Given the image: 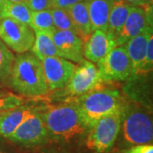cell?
<instances>
[{"label": "cell", "instance_id": "6da1fadb", "mask_svg": "<svg viewBox=\"0 0 153 153\" xmlns=\"http://www.w3.org/2000/svg\"><path fill=\"white\" fill-rule=\"evenodd\" d=\"M49 135L57 140L70 141L88 130L76 104L71 99L60 105H48L38 109Z\"/></svg>", "mask_w": 153, "mask_h": 153}, {"label": "cell", "instance_id": "7a4b0ae2", "mask_svg": "<svg viewBox=\"0 0 153 153\" xmlns=\"http://www.w3.org/2000/svg\"><path fill=\"white\" fill-rule=\"evenodd\" d=\"M8 78L11 88L23 97H38L49 92L41 60L32 52L15 57Z\"/></svg>", "mask_w": 153, "mask_h": 153}, {"label": "cell", "instance_id": "3957f363", "mask_svg": "<svg viewBox=\"0 0 153 153\" xmlns=\"http://www.w3.org/2000/svg\"><path fill=\"white\" fill-rule=\"evenodd\" d=\"M121 143L126 146L152 142L153 123L150 111L135 102L123 100L121 106Z\"/></svg>", "mask_w": 153, "mask_h": 153}, {"label": "cell", "instance_id": "277c9868", "mask_svg": "<svg viewBox=\"0 0 153 153\" xmlns=\"http://www.w3.org/2000/svg\"><path fill=\"white\" fill-rule=\"evenodd\" d=\"M71 100L77 105L88 128L101 117L120 111L123 100L117 89L105 87Z\"/></svg>", "mask_w": 153, "mask_h": 153}, {"label": "cell", "instance_id": "5b68a950", "mask_svg": "<svg viewBox=\"0 0 153 153\" xmlns=\"http://www.w3.org/2000/svg\"><path fill=\"white\" fill-rule=\"evenodd\" d=\"M120 126V111L101 117L88 128L86 146L97 153L110 152L117 140Z\"/></svg>", "mask_w": 153, "mask_h": 153}, {"label": "cell", "instance_id": "8992f818", "mask_svg": "<svg viewBox=\"0 0 153 153\" xmlns=\"http://www.w3.org/2000/svg\"><path fill=\"white\" fill-rule=\"evenodd\" d=\"M105 83L98 67L94 63L84 60L76 66L71 78L63 89V95H67L68 99L75 98L90 92L92 90L103 87Z\"/></svg>", "mask_w": 153, "mask_h": 153}, {"label": "cell", "instance_id": "52a82bcc", "mask_svg": "<svg viewBox=\"0 0 153 153\" xmlns=\"http://www.w3.org/2000/svg\"><path fill=\"white\" fill-rule=\"evenodd\" d=\"M0 39L10 50L23 54L32 49L35 33L30 25L10 18H0Z\"/></svg>", "mask_w": 153, "mask_h": 153}, {"label": "cell", "instance_id": "ba28073f", "mask_svg": "<svg viewBox=\"0 0 153 153\" xmlns=\"http://www.w3.org/2000/svg\"><path fill=\"white\" fill-rule=\"evenodd\" d=\"M97 64L105 82H123L133 76L131 61L123 45L115 47Z\"/></svg>", "mask_w": 153, "mask_h": 153}, {"label": "cell", "instance_id": "9c48e42d", "mask_svg": "<svg viewBox=\"0 0 153 153\" xmlns=\"http://www.w3.org/2000/svg\"><path fill=\"white\" fill-rule=\"evenodd\" d=\"M49 137V133L42 117L37 111L23 121L7 139L21 146H35L47 141Z\"/></svg>", "mask_w": 153, "mask_h": 153}, {"label": "cell", "instance_id": "30bf717a", "mask_svg": "<svg viewBox=\"0 0 153 153\" xmlns=\"http://www.w3.org/2000/svg\"><path fill=\"white\" fill-rule=\"evenodd\" d=\"M41 63L49 91L66 87L76 66L73 62L59 56L46 57Z\"/></svg>", "mask_w": 153, "mask_h": 153}, {"label": "cell", "instance_id": "8fae6325", "mask_svg": "<svg viewBox=\"0 0 153 153\" xmlns=\"http://www.w3.org/2000/svg\"><path fill=\"white\" fill-rule=\"evenodd\" d=\"M148 28H152V5L147 7L133 6L118 36L117 45H123Z\"/></svg>", "mask_w": 153, "mask_h": 153}, {"label": "cell", "instance_id": "7c38bea8", "mask_svg": "<svg viewBox=\"0 0 153 153\" xmlns=\"http://www.w3.org/2000/svg\"><path fill=\"white\" fill-rule=\"evenodd\" d=\"M117 46L116 38L108 32L95 30L83 41V57L92 63H98Z\"/></svg>", "mask_w": 153, "mask_h": 153}, {"label": "cell", "instance_id": "4fadbf2b", "mask_svg": "<svg viewBox=\"0 0 153 153\" xmlns=\"http://www.w3.org/2000/svg\"><path fill=\"white\" fill-rule=\"evenodd\" d=\"M52 36L61 58L76 64H80L84 60L83 40L76 33L55 29Z\"/></svg>", "mask_w": 153, "mask_h": 153}, {"label": "cell", "instance_id": "5bb4252c", "mask_svg": "<svg viewBox=\"0 0 153 153\" xmlns=\"http://www.w3.org/2000/svg\"><path fill=\"white\" fill-rule=\"evenodd\" d=\"M38 111V107L22 105L16 108L6 110L0 112V137L11 135L17 128L28 117Z\"/></svg>", "mask_w": 153, "mask_h": 153}, {"label": "cell", "instance_id": "9a60e30c", "mask_svg": "<svg viewBox=\"0 0 153 153\" xmlns=\"http://www.w3.org/2000/svg\"><path fill=\"white\" fill-rule=\"evenodd\" d=\"M152 34H153L152 28H148L123 44L126 52L131 61L133 76L141 75L147 40Z\"/></svg>", "mask_w": 153, "mask_h": 153}, {"label": "cell", "instance_id": "2e32d148", "mask_svg": "<svg viewBox=\"0 0 153 153\" xmlns=\"http://www.w3.org/2000/svg\"><path fill=\"white\" fill-rule=\"evenodd\" d=\"M85 2L90 19L91 31H106L113 0H87Z\"/></svg>", "mask_w": 153, "mask_h": 153}, {"label": "cell", "instance_id": "e0dca14e", "mask_svg": "<svg viewBox=\"0 0 153 153\" xmlns=\"http://www.w3.org/2000/svg\"><path fill=\"white\" fill-rule=\"evenodd\" d=\"M66 10L68 11L71 17L75 32L84 41L92 33L90 19L88 16L87 4L85 1L78 2L72 5Z\"/></svg>", "mask_w": 153, "mask_h": 153}, {"label": "cell", "instance_id": "ac0fdd59", "mask_svg": "<svg viewBox=\"0 0 153 153\" xmlns=\"http://www.w3.org/2000/svg\"><path fill=\"white\" fill-rule=\"evenodd\" d=\"M132 8L133 5L123 0H113L109 14L106 32L115 38L118 36Z\"/></svg>", "mask_w": 153, "mask_h": 153}, {"label": "cell", "instance_id": "d6986e66", "mask_svg": "<svg viewBox=\"0 0 153 153\" xmlns=\"http://www.w3.org/2000/svg\"><path fill=\"white\" fill-rule=\"evenodd\" d=\"M34 31V30H33ZM35 40L31 51L39 60L46 57L60 56V53L55 46L52 33L45 31H34Z\"/></svg>", "mask_w": 153, "mask_h": 153}, {"label": "cell", "instance_id": "ffe728a7", "mask_svg": "<svg viewBox=\"0 0 153 153\" xmlns=\"http://www.w3.org/2000/svg\"><path fill=\"white\" fill-rule=\"evenodd\" d=\"M32 11L25 3L6 2L0 10V18H10L14 21L30 25Z\"/></svg>", "mask_w": 153, "mask_h": 153}, {"label": "cell", "instance_id": "44dd1931", "mask_svg": "<svg viewBox=\"0 0 153 153\" xmlns=\"http://www.w3.org/2000/svg\"><path fill=\"white\" fill-rule=\"evenodd\" d=\"M30 27L34 31L53 32L55 30L51 15V9L32 12Z\"/></svg>", "mask_w": 153, "mask_h": 153}, {"label": "cell", "instance_id": "7402d4cb", "mask_svg": "<svg viewBox=\"0 0 153 153\" xmlns=\"http://www.w3.org/2000/svg\"><path fill=\"white\" fill-rule=\"evenodd\" d=\"M51 15H52L53 23L56 30L71 31V32L76 33L70 15L66 10L52 8Z\"/></svg>", "mask_w": 153, "mask_h": 153}, {"label": "cell", "instance_id": "603a6c76", "mask_svg": "<svg viewBox=\"0 0 153 153\" xmlns=\"http://www.w3.org/2000/svg\"><path fill=\"white\" fill-rule=\"evenodd\" d=\"M15 55L0 39V82L8 78Z\"/></svg>", "mask_w": 153, "mask_h": 153}, {"label": "cell", "instance_id": "cb8c5ba5", "mask_svg": "<svg viewBox=\"0 0 153 153\" xmlns=\"http://www.w3.org/2000/svg\"><path fill=\"white\" fill-rule=\"evenodd\" d=\"M26 104L25 97L20 94L9 93L5 95L0 96V112L6 110L16 108Z\"/></svg>", "mask_w": 153, "mask_h": 153}, {"label": "cell", "instance_id": "d4e9b609", "mask_svg": "<svg viewBox=\"0 0 153 153\" xmlns=\"http://www.w3.org/2000/svg\"><path fill=\"white\" fill-rule=\"evenodd\" d=\"M153 68V34H152L147 40L145 59L141 69V75L149 73Z\"/></svg>", "mask_w": 153, "mask_h": 153}, {"label": "cell", "instance_id": "484cf974", "mask_svg": "<svg viewBox=\"0 0 153 153\" xmlns=\"http://www.w3.org/2000/svg\"><path fill=\"white\" fill-rule=\"evenodd\" d=\"M26 4L32 12L52 9V0H26Z\"/></svg>", "mask_w": 153, "mask_h": 153}, {"label": "cell", "instance_id": "4316f807", "mask_svg": "<svg viewBox=\"0 0 153 153\" xmlns=\"http://www.w3.org/2000/svg\"><path fill=\"white\" fill-rule=\"evenodd\" d=\"M119 153H153V146L152 143L134 145L122 150Z\"/></svg>", "mask_w": 153, "mask_h": 153}, {"label": "cell", "instance_id": "83f0119b", "mask_svg": "<svg viewBox=\"0 0 153 153\" xmlns=\"http://www.w3.org/2000/svg\"><path fill=\"white\" fill-rule=\"evenodd\" d=\"M81 1L83 0H52V8L67 10Z\"/></svg>", "mask_w": 153, "mask_h": 153}, {"label": "cell", "instance_id": "f1b7e54d", "mask_svg": "<svg viewBox=\"0 0 153 153\" xmlns=\"http://www.w3.org/2000/svg\"><path fill=\"white\" fill-rule=\"evenodd\" d=\"M133 6L147 7L152 5V0H123Z\"/></svg>", "mask_w": 153, "mask_h": 153}, {"label": "cell", "instance_id": "f546056e", "mask_svg": "<svg viewBox=\"0 0 153 153\" xmlns=\"http://www.w3.org/2000/svg\"><path fill=\"white\" fill-rule=\"evenodd\" d=\"M6 2H8V3H25L26 4V0H6Z\"/></svg>", "mask_w": 153, "mask_h": 153}, {"label": "cell", "instance_id": "4dcf8cb0", "mask_svg": "<svg viewBox=\"0 0 153 153\" xmlns=\"http://www.w3.org/2000/svg\"><path fill=\"white\" fill-rule=\"evenodd\" d=\"M9 93H10V92H8L7 90L5 89H2V88H0V96H2V95H5V94H8Z\"/></svg>", "mask_w": 153, "mask_h": 153}, {"label": "cell", "instance_id": "1f68e13d", "mask_svg": "<svg viewBox=\"0 0 153 153\" xmlns=\"http://www.w3.org/2000/svg\"><path fill=\"white\" fill-rule=\"evenodd\" d=\"M6 3V0H0V10L3 8V6L4 5V4Z\"/></svg>", "mask_w": 153, "mask_h": 153}, {"label": "cell", "instance_id": "d6a6232c", "mask_svg": "<svg viewBox=\"0 0 153 153\" xmlns=\"http://www.w3.org/2000/svg\"><path fill=\"white\" fill-rule=\"evenodd\" d=\"M48 153H66V152H48Z\"/></svg>", "mask_w": 153, "mask_h": 153}, {"label": "cell", "instance_id": "836d02e7", "mask_svg": "<svg viewBox=\"0 0 153 153\" xmlns=\"http://www.w3.org/2000/svg\"><path fill=\"white\" fill-rule=\"evenodd\" d=\"M0 153H4V151L2 150V148H1V147H0Z\"/></svg>", "mask_w": 153, "mask_h": 153}, {"label": "cell", "instance_id": "e575fe53", "mask_svg": "<svg viewBox=\"0 0 153 153\" xmlns=\"http://www.w3.org/2000/svg\"><path fill=\"white\" fill-rule=\"evenodd\" d=\"M83 1H87V0H83Z\"/></svg>", "mask_w": 153, "mask_h": 153}]
</instances>
